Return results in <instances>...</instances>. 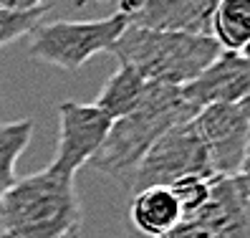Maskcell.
<instances>
[{
  "label": "cell",
  "mask_w": 250,
  "mask_h": 238,
  "mask_svg": "<svg viewBox=\"0 0 250 238\" xmlns=\"http://www.w3.org/2000/svg\"><path fill=\"white\" fill-rule=\"evenodd\" d=\"M81 220L73 177L51 167L21 177L0 198V226L8 238H79Z\"/></svg>",
  "instance_id": "6da1fadb"
},
{
  "label": "cell",
  "mask_w": 250,
  "mask_h": 238,
  "mask_svg": "<svg viewBox=\"0 0 250 238\" xmlns=\"http://www.w3.org/2000/svg\"><path fill=\"white\" fill-rule=\"evenodd\" d=\"M195 114L197 112L189 107V101L182 94V86L146 84V92L137 109L111 122L106 140L89 160V167L124 183L129 172L146 155V150L165 132L182 122H189Z\"/></svg>",
  "instance_id": "7a4b0ae2"
},
{
  "label": "cell",
  "mask_w": 250,
  "mask_h": 238,
  "mask_svg": "<svg viewBox=\"0 0 250 238\" xmlns=\"http://www.w3.org/2000/svg\"><path fill=\"white\" fill-rule=\"evenodd\" d=\"M212 36L165 33L126 25L111 46V56L122 66L134 69L146 84L185 86L208 69L220 56Z\"/></svg>",
  "instance_id": "3957f363"
},
{
  "label": "cell",
  "mask_w": 250,
  "mask_h": 238,
  "mask_svg": "<svg viewBox=\"0 0 250 238\" xmlns=\"http://www.w3.org/2000/svg\"><path fill=\"white\" fill-rule=\"evenodd\" d=\"M126 25L129 21L122 10L99 21L41 23L31 33L28 56L63 71H79L96 53L111 51V46L124 33Z\"/></svg>",
  "instance_id": "277c9868"
},
{
  "label": "cell",
  "mask_w": 250,
  "mask_h": 238,
  "mask_svg": "<svg viewBox=\"0 0 250 238\" xmlns=\"http://www.w3.org/2000/svg\"><path fill=\"white\" fill-rule=\"evenodd\" d=\"M185 177H212L208 152L195 135L192 119L165 132L129 172L122 188L134 195L149 188H169Z\"/></svg>",
  "instance_id": "5b68a950"
},
{
  "label": "cell",
  "mask_w": 250,
  "mask_h": 238,
  "mask_svg": "<svg viewBox=\"0 0 250 238\" xmlns=\"http://www.w3.org/2000/svg\"><path fill=\"white\" fill-rule=\"evenodd\" d=\"M195 135L200 137L212 175L248 172V132L250 101L215 104L192 117Z\"/></svg>",
  "instance_id": "8992f818"
},
{
  "label": "cell",
  "mask_w": 250,
  "mask_h": 238,
  "mask_svg": "<svg viewBox=\"0 0 250 238\" xmlns=\"http://www.w3.org/2000/svg\"><path fill=\"white\" fill-rule=\"evenodd\" d=\"M111 129V119L101 114L94 104L61 101L58 104V144L51 160V170L76 177V172L89 165L101 142Z\"/></svg>",
  "instance_id": "52a82bcc"
},
{
  "label": "cell",
  "mask_w": 250,
  "mask_h": 238,
  "mask_svg": "<svg viewBox=\"0 0 250 238\" xmlns=\"http://www.w3.org/2000/svg\"><path fill=\"white\" fill-rule=\"evenodd\" d=\"M250 92V61L248 53L220 51V56L197 79L182 86V94L195 112L215 104H238Z\"/></svg>",
  "instance_id": "ba28073f"
},
{
  "label": "cell",
  "mask_w": 250,
  "mask_h": 238,
  "mask_svg": "<svg viewBox=\"0 0 250 238\" xmlns=\"http://www.w3.org/2000/svg\"><path fill=\"white\" fill-rule=\"evenodd\" d=\"M220 0H146L129 8V25L165 33L212 36V16Z\"/></svg>",
  "instance_id": "9c48e42d"
},
{
  "label": "cell",
  "mask_w": 250,
  "mask_h": 238,
  "mask_svg": "<svg viewBox=\"0 0 250 238\" xmlns=\"http://www.w3.org/2000/svg\"><path fill=\"white\" fill-rule=\"evenodd\" d=\"M248 172L238 175H212L210 195L195 215L185 220H197L212 228L223 238H248L250 218H248Z\"/></svg>",
  "instance_id": "30bf717a"
},
{
  "label": "cell",
  "mask_w": 250,
  "mask_h": 238,
  "mask_svg": "<svg viewBox=\"0 0 250 238\" xmlns=\"http://www.w3.org/2000/svg\"><path fill=\"white\" fill-rule=\"evenodd\" d=\"M131 228L146 238H165L182 223V211L169 188H149L131 195Z\"/></svg>",
  "instance_id": "8fae6325"
},
{
  "label": "cell",
  "mask_w": 250,
  "mask_h": 238,
  "mask_svg": "<svg viewBox=\"0 0 250 238\" xmlns=\"http://www.w3.org/2000/svg\"><path fill=\"white\" fill-rule=\"evenodd\" d=\"M144 92H146V81L139 76L134 69L119 64L116 71L106 79V84L101 86L94 107L101 114H106L111 122H116V119H122L129 112L137 109V104L142 101Z\"/></svg>",
  "instance_id": "7c38bea8"
},
{
  "label": "cell",
  "mask_w": 250,
  "mask_h": 238,
  "mask_svg": "<svg viewBox=\"0 0 250 238\" xmlns=\"http://www.w3.org/2000/svg\"><path fill=\"white\" fill-rule=\"evenodd\" d=\"M212 38L230 53H248L250 0H220L212 16Z\"/></svg>",
  "instance_id": "4fadbf2b"
},
{
  "label": "cell",
  "mask_w": 250,
  "mask_h": 238,
  "mask_svg": "<svg viewBox=\"0 0 250 238\" xmlns=\"http://www.w3.org/2000/svg\"><path fill=\"white\" fill-rule=\"evenodd\" d=\"M31 137H33V119L0 122V198L18 180L16 165L23 150L31 144Z\"/></svg>",
  "instance_id": "5bb4252c"
},
{
  "label": "cell",
  "mask_w": 250,
  "mask_h": 238,
  "mask_svg": "<svg viewBox=\"0 0 250 238\" xmlns=\"http://www.w3.org/2000/svg\"><path fill=\"white\" fill-rule=\"evenodd\" d=\"M48 10H51L48 3H43L41 8H33V10L0 8V48H5V46H10L13 41L33 33L36 28L43 23V18L48 16Z\"/></svg>",
  "instance_id": "9a60e30c"
},
{
  "label": "cell",
  "mask_w": 250,
  "mask_h": 238,
  "mask_svg": "<svg viewBox=\"0 0 250 238\" xmlns=\"http://www.w3.org/2000/svg\"><path fill=\"white\" fill-rule=\"evenodd\" d=\"M174 200H177L180 211H182V220L195 215L200 208L205 205L210 195V177H185V180H177L174 185H169Z\"/></svg>",
  "instance_id": "2e32d148"
},
{
  "label": "cell",
  "mask_w": 250,
  "mask_h": 238,
  "mask_svg": "<svg viewBox=\"0 0 250 238\" xmlns=\"http://www.w3.org/2000/svg\"><path fill=\"white\" fill-rule=\"evenodd\" d=\"M165 238H223V236L215 233L208 226H202L197 220H182L180 226H174Z\"/></svg>",
  "instance_id": "e0dca14e"
},
{
  "label": "cell",
  "mask_w": 250,
  "mask_h": 238,
  "mask_svg": "<svg viewBox=\"0 0 250 238\" xmlns=\"http://www.w3.org/2000/svg\"><path fill=\"white\" fill-rule=\"evenodd\" d=\"M41 5L43 0H0V8H10V10H33Z\"/></svg>",
  "instance_id": "ac0fdd59"
},
{
  "label": "cell",
  "mask_w": 250,
  "mask_h": 238,
  "mask_svg": "<svg viewBox=\"0 0 250 238\" xmlns=\"http://www.w3.org/2000/svg\"><path fill=\"white\" fill-rule=\"evenodd\" d=\"M139 3H146V0H119V10L126 13L129 8H134V5H139Z\"/></svg>",
  "instance_id": "d6986e66"
},
{
  "label": "cell",
  "mask_w": 250,
  "mask_h": 238,
  "mask_svg": "<svg viewBox=\"0 0 250 238\" xmlns=\"http://www.w3.org/2000/svg\"><path fill=\"white\" fill-rule=\"evenodd\" d=\"M124 238H146V236H142V233H137L131 226H126V231H124Z\"/></svg>",
  "instance_id": "ffe728a7"
},
{
  "label": "cell",
  "mask_w": 250,
  "mask_h": 238,
  "mask_svg": "<svg viewBox=\"0 0 250 238\" xmlns=\"http://www.w3.org/2000/svg\"><path fill=\"white\" fill-rule=\"evenodd\" d=\"M0 238H8V236H5V233H0Z\"/></svg>",
  "instance_id": "44dd1931"
}]
</instances>
